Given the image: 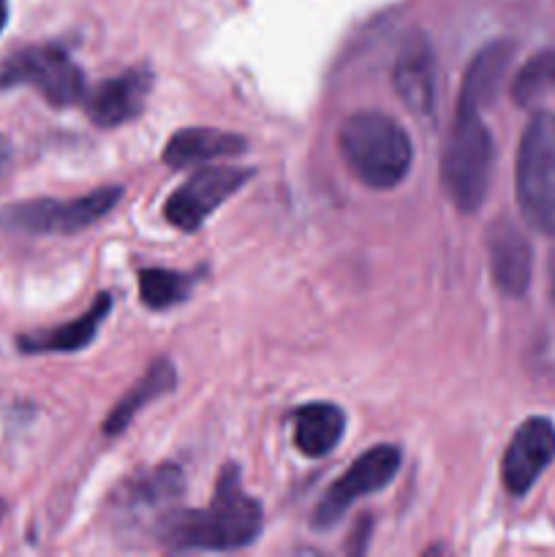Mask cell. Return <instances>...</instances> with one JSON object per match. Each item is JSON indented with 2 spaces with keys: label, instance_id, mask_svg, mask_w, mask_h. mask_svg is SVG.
<instances>
[{
  "label": "cell",
  "instance_id": "603a6c76",
  "mask_svg": "<svg viewBox=\"0 0 555 557\" xmlns=\"http://www.w3.org/2000/svg\"><path fill=\"white\" fill-rule=\"evenodd\" d=\"M3 515H5V504L0 500V522H3Z\"/></svg>",
  "mask_w": 555,
  "mask_h": 557
},
{
  "label": "cell",
  "instance_id": "4fadbf2b",
  "mask_svg": "<svg viewBox=\"0 0 555 557\" xmlns=\"http://www.w3.org/2000/svg\"><path fill=\"white\" fill-rule=\"evenodd\" d=\"M511 58H515V44L511 41H490L488 47L479 49L468 65L466 76H462L460 101L457 103L484 109L490 101H495Z\"/></svg>",
  "mask_w": 555,
  "mask_h": 557
},
{
  "label": "cell",
  "instance_id": "30bf717a",
  "mask_svg": "<svg viewBox=\"0 0 555 557\" xmlns=\"http://www.w3.org/2000/svg\"><path fill=\"white\" fill-rule=\"evenodd\" d=\"M392 85H395V92L411 112L422 114V117L433 114L435 54L424 33L414 30L403 38L395 65H392Z\"/></svg>",
  "mask_w": 555,
  "mask_h": 557
},
{
  "label": "cell",
  "instance_id": "5bb4252c",
  "mask_svg": "<svg viewBox=\"0 0 555 557\" xmlns=\"http://www.w3.org/2000/svg\"><path fill=\"white\" fill-rule=\"evenodd\" d=\"M245 150V139L237 134L218 128H183L166 141L163 161L172 169L199 166V163L218 161V158L237 156Z\"/></svg>",
  "mask_w": 555,
  "mask_h": 557
},
{
  "label": "cell",
  "instance_id": "2e32d148",
  "mask_svg": "<svg viewBox=\"0 0 555 557\" xmlns=\"http://www.w3.org/2000/svg\"><path fill=\"white\" fill-rule=\"evenodd\" d=\"M346 417L332 403H310L294 417V446L305 457H324L341 444Z\"/></svg>",
  "mask_w": 555,
  "mask_h": 557
},
{
  "label": "cell",
  "instance_id": "5b68a950",
  "mask_svg": "<svg viewBox=\"0 0 555 557\" xmlns=\"http://www.w3.org/2000/svg\"><path fill=\"white\" fill-rule=\"evenodd\" d=\"M123 190L118 185L98 188L76 199H33L9 205L0 212V226L20 234H76L109 215Z\"/></svg>",
  "mask_w": 555,
  "mask_h": 557
},
{
  "label": "cell",
  "instance_id": "e0dca14e",
  "mask_svg": "<svg viewBox=\"0 0 555 557\" xmlns=\"http://www.w3.org/2000/svg\"><path fill=\"white\" fill-rule=\"evenodd\" d=\"M172 389H174L172 362H166V359H158V362L152 364V368L147 370L139 381H136L134 389H131L128 395H125L123 400L114 406V411L109 413L107 422H103V433L107 435L123 433V430L131 424V419H134L136 413L147 406V403H152L156 397L166 395V392H172Z\"/></svg>",
  "mask_w": 555,
  "mask_h": 557
},
{
  "label": "cell",
  "instance_id": "8fae6325",
  "mask_svg": "<svg viewBox=\"0 0 555 557\" xmlns=\"http://www.w3.org/2000/svg\"><path fill=\"white\" fill-rule=\"evenodd\" d=\"M488 259L493 281L506 297H522L531 286L533 250L526 234L506 218H498L488 228Z\"/></svg>",
  "mask_w": 555,
  "mask_h": 557
},
{
  "label": "cell",
  "instance_id": "8992f818",
  "mask_svg": "<svg viewBox=\"0 0 555 557\" xmlns=\"http://www.w3.org/2000/svg\"><path fill=\"white\" fill-rule=\"evenodd\" d=\"M36 87L54 109L74 107L85 92V74L79 65L54 44L27 47L0 65V87Z\"/></svg>",
  "mask_w": 555,
  "mask_h": 557
},
{
  "label": "cell",
  "instance_id": "7a4b0ae2",
  "mask_svg": "<svg viewBox=\"0 0 555 557\" xmlns=\"http://www.w3.org/2000/svg\"><path fill=\"white\" fill-rule=\"evenodd\" d=\"M337 145L348 172L375 190L400 185L414 161L411 139L403 125L381 112L351 114L341 125Z\"/></svg>",
  "mask_w": 555,
  "mask_h": 557
},
{
  "label": "cell",
  "instance_id": "6da1fadb",
  "mask_svg": "<svg viewBox=\"0 0 555 557\" xmlns=\"http://www.w3.org/2000/svg\"><path fill=\"white\" fill-rule=\"evenodd\" d=\"M261 525V504L245 493L237 468H226L218 479L212 504L166 515L158 522V539L177 553H232L256 542Z\"/></svg>",
  "mask_w": 555,
  "mask_h": 557
},
{
  "label": "cell",
  "instance_id": "3957f363",
  "mask_svg": "<svg viewBox=\"0 0 555 557\" xmlns=\"http://www.w3.org/2000/svg\"><path fill=\"white\" fill-rule=\"evenodd\" d=\"M493 136L482 120V109L457 103V117L441 150V185L460 212L482 207L493 174Z\"/></svg>",
  "mask_w": 555,
  "mask_h": 557
},
{
  "label": "cell",
  "instance_id": "9c48e42d",
  "mask_svg": "<svg viewBox=\"0 0 555 557\" xmlns=\"http://www.w3.org/2000/svg\"><path fill=\"white\" fill-rule=\"evenodd\" d=\"M555 460V424L550 419L533 417L517 428L506 446L504 487L511 495H526L533 487L544 468Z\"/></svg>",
  "mask_w": 555,
  "mask_h": 557
},
{
  "label": "cell",
  "instance_id": "ac0fdd59",
  "mask_svg": "<svg viewBox=\"0 0 555 557\" xmlns=\"http://www.w3.org/2000/svg\"><path fill=\"white\" fill-rule=\"evenodd\" d=\"M194 288V277L185 272L145 270L139 275V297L147 308L166 310L183 302Z\"/></svg>",
  "mask_w": 555,
  "mask_h": 557
},
{
  "label": "cell",
  "instance_id": "44dd1931",
  "mask_svg": "<svg viewBox=\"0 0 555 557\" xmlns=\"http://www.w3.org/2000/svg\"><path fill=\"white\" fill-rule=\"evenodd\" d=\"M550 292H553V299H555V250L553 256H550Z\"/></svg>",
  "mask_w": 555,
  "mask_h": 557
},
{
  "label": "cell",
  "instance_id": "d6986e66",
  "mask_svg": "<svg viewBox=\"0 0 555 557\" xmlns=\"http://www.w3.org/2000/svg\"><path fill=\"white\" fill-rule=\"evenodd\" d=\"M555 87V52H539L528 60L511 82V98L520 107H531Z\"/></svg>",
  "mask_w": 555,
  "mask_h": 557
},
{
  "label": "cell",
  "instance_id": "52a82bcc",
  "mask_svg": "<svg viewBox=\"0 0 555 557\" xmlns=\"http://www.w3.org/2000/svg\"><path fill=\"white\" fill-rule=\"evenodd\" d=\"M250 180V169L205 166L166 201V221L183 232H196L223 201Z\"/></svg>",
  "mask_w": 555,
  "mask_h": 557
},
{
  "label": "cell",
  "instance_id": "7402d4cb",
  "mask_svg": "<svg viewBox=\"0 0 555 557\" xmlns=\"http://www.w3.org/2000/svg\"><path fill=\"white\" fill-rule=\"evenodd\" d=\"M5 22H9V3H5V0H0V30L5 27Z\"/></svg>",
  "mask_w": 555,
  "mask_h": 557
},
{
  "label": "cell",
  "instance_id": "277c9868",
  "mask_svg": "<svg viewBox=\"0 0 555 557\" xmlns=\"http://www.w3.org/2000/svg\"><path fill=\"white\" fill-rule=\"evenodd\" d=\"M517 201L528 226L555 234V114L536 112L517 150Z\"/></svg>",
  "mask_w": 555,
  "mask_h": 557
},
{
  "label": "cell",
  "instance_id": "7c38bea8",
  "mask_svg": "<svg viewBox=\"0 0 555 557\" xmlns=\"http://www.w3.org/2000/svg\"><path fill=\"white\" fill-rule=\"evenodd\" d=\"M152 87V74L147 65L131 69L114 79L103 82L87 98V114L98 128H114L139 117L145 109L147 92Z\"/></svg>",
  "mask_w": 555,
  "mask_h": 557
},
{
  "label": "cell",
  "instance_id": "ffe728a7",
  "mask_svg": "<svg viewBox=\"0 0 555 557\" xmlns=\"http://www.w3.org/2000/svg\"><path fill=\"white\" fill-rule=\"evenodd\" d=\"M9 166H11V145L5 136H0V177L9 172Z\"/></svg>",
  "mask_w": 555,
  "mask_h": 557
},
{
  "label": "cell",
  "instance_id": "9a60e30c",
  "mask_svg": "<svg viewBox=\"0 0 555 557\" xmlns=\"http://www.w3.org/2000/svg\"><path fill=\"white\" fill-rule=\"evenodd\" d=\"M109 308H112V297L101 294L85 315L63 326H52L44 332H30V335L20 337V348L25 354H54V351H79V348L90 346L96 337L98 326L107 319Z\"/></svg>",
  "mask_w": 555,
  "mask_h": 557
},
{
  "label": "cell",
  "instance_id": "ba28073f",
  "mask_svg": "<svg viewBox=\"0 0 555 557\" xmlns=\"http://www.w3.org/2000/svg\"><path fill=\"white\" fill-rule=\"evenodd\" d=\"M397 468H400V451L395 446H373L368 455H362L348 468L346 476H341L326 490L324 500L316 506L313 525H335L343 517V511L351 509L359 498H368V495L384 490L395 479Z\"/></svg>",
  "mask_w": 555,
  "mask_h": 557
}]
</instances>
